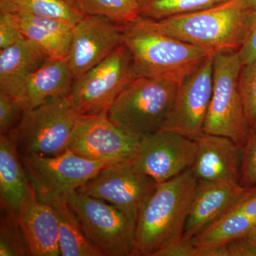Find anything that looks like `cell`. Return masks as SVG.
Listing matches in <instances>:
<instances>
[{"label": "cell", "instance_id": "cell-1", "mask_svg": "<svg viewBox=\"0 0 256 256\" xmlns=\"http://www.w3.org/2000/svg\"><path fill=\"white\" fill-rule=\"evenodd\" d=\"M146 28L206 50L212 54L238 52L256 21L248 0L223 2L190 14L154 21L140 18Z\"/></svg>", "mask_w": 256, "mask_h": 256}, {"label": "cell", "instance_id": "cell-2", "mask_svg": "<svg viewBox=\"0 0 256 256\" xmlns=\"http://www.w3.org/2000/svg\"><path fill=\"white\" fill-rule=\"evenodd\" d=\"M197 184L191 168L156 184L136 225L133 256H156L183 238Z\"/></svg>", "mask_w": 256, "mask_h": 256}, {"label": "cell", "instance_id": "cell-3", "mask_svg": "<svg viewBox=\"0 0 256 256\" xmlns=\"http://www.w3.org/2000/svg\"><path fill=\"white\" fill-rule=\"evenodd\" d=\"M122 31L138 77L164 79L180 85L212 54L146 28L138 20L122 26Z\"/></svg>", "mask_w": 256, "mask_h": 256}, {"label": "cell", "instance_id": "cell-4", "mask_svg": "<svg viewBox=\"0 0 256 256\" xmlns=\"http://www.w3.org/2000/svg\"><path fill=\"white\" fill-rule=\"evenodd\" d=\"M178 87L164 79L137 77L120 92L107 117L124 132L141 139L163 129Z\"/></svg>", "mask_w": 256, "mask_h": 256}, {"label": "cell", "instance_id": "cell-5", "mask_svg": "<svg viewBox=\"0 0 256 256\" xmlns=\"http://www.w3.org/2000/svg\"><path fill=\"white\" fill-rule=\"evenodd\" d=\"M82 116L74 109L68 96L53 98L25 110L18 127L8 136L20 156H58L68 149Z\"/></svg>", "mask_w": 256, "mask_h": 256}, {"label": "cell", "instance_id": "cell-6", "mask_svg": "<svg viewBox=\"0 0 256 256\" xmlns=\"http://www.w3.org/2000/svg\"><path fill=\"white\" fill-rule=\"evenodd\" d=\"M242 66L238 52L214 54L213 92L204 126V132L228 138L240 148L252 130L239 90Z\"/></svg>", "mask_w": 256, "mask_h": 256}, {"label": "cell", "instance_id": "cell-7", "mask_svg": "<svg viewBox=\"0 0 256 256\" xmlns=\"http://www.w3.org/2000/svg\"><path fill=\"white\" fill-rule=\"evenodd\" d=\"M137 77L130 52L122 44L76 79L68 98L82 116H107L120 92Z\"/></svg>", "mask_w": 256, "mask_h": 256}, {"label": "cell", "instance_id": "cell-8", "mask_svg": "<svg viewBox=\"0 0 256 256\" xmlns=\"http://www.w3.org/2000/svg\"><path fill=\"white\" fill-rule=\"evenodd\" d=\"M66 202L88 238L104 256H133L136 226L118 208L78 192Z\"/></svg>", "mask_w": 256, "mask_h": 256}, {"label": "cell", "instance_id": "cell-9", "mask_svg": "<svg viewBox=\"0 0 256 256\" xmlns=\"http://www.w3.org/2000/svg\"><path fill=\"white\" fill-rule=\"evenodd\" d=\"M20 156L36 193L65 202L108 164L87 159L69 149L56 156Z\"/></svg>", "mask_w": 256, "mask_h": 256}, {"label": "cell", "instance_id": "cell-10", "mask_svg": "<svg viewBox=\"0 0 256 256\" xmlns=\"http://www.w3.org/2000/svg\"><path fill=\"white\" fill-rule=\"evenodd\" d=\"M156 184L150 176L138 171L132 162H120L106 165L97 176L78 192L114 205L136 227Z\"/></svg>", "mask_w": 256, "mask_h": 256}, {"label": "cell", "instance_id": "cell-11", "mask_svg": "<svg viewBox=\"0 0 256 256\" xmlns=\"http://www.w3.org/2000/svg\"><path fill=\"white\" fill-rule=\"evenodd\" d=\"M196 154L195 140L160 130L140 139L132 164L140 172L162 183L191 168Z\"/></svg>", "mask_w": 256, "mask_h": 256}, {"label": "cell", "instance_id": "cell-12", "mask_svg": "<svg viewBox=\"0 0 256 256\" xmlns=\"http://www.w3.org/2000/svg\"><path fill=\"white\" fill-rule=\"evenodd\" d=\"M139 139L118 128L107 116H82L68 149L87 159L104 162H132Z\"/></svg>", "mask_w": 256, "mask_h": 256}, {"label": "cell", "instance_id": "cell-13", "mask_svg": "<svg viewBox=\"0 0 256 256\" xmlns=\"http://www.w3.org/2000/svg\"><path fill=\"white\" fill-rule=\"evenodd\" d=\"M214 57L210 54L200 68L178 87L174 106L164 128L195 140L202 132L213 92Z\"/></svg>", "mask_w": 256, "mask_h": 256}, {"label": "cell", "instance_id": "cell-14", "mask_svg": "<svg viewBox=\"0 0 256 256\" xmlns=\"http://www.w3.org/2000/svg\"><path fill=\"white\" fill-rule=\"evenodd\" d=\"M122 44V26L102 16L86 15L73 28L67 56L75 80Z\"/></svg>", "mask_w": 256, "mask_h": 256}, {"label": "cell", "instance_id": "cell-15", "mask_svg": "<svg viewBox=\"0 0 256 256\" xmlns=\"http://www.w3.org/2000/svg\"><path fill=\"white\" fill-rule=\"evenodd\" d=\"M195 142L196 158L191 170L197 181L239 182L242 148L228 138L206 132Z\"/></svg>", "mask_w": 256, "mask_h": 256}, {"label": "cell", "instance_id": "cell-16", "mask_svg": "<svg viewBox=\"0 0 256 256\" xmlns=\"http://www.w3.org/2000/svg\"><path fill=\"white\" fill-rule=\"evenodd\" d=\"M246 188L237 181H198L184 237L190 240L216 222Z\"/></svg>", "mask_w": 256, "mask_h": 256}, {"label": "cell", "instance_id": "cell-17", "mask_svg": "<svg viewBox=\"0 0 256 256\" xmlns=\"http://www.w3.org/2000/svg\"><path fill=\"white\" fill-rule=\"evenodd\" d=\"M18 215L30 256H60L56 215L50 204L38 198L32 184Z\"/></svg>", "mask_w": 256, "mask_h": 256}, {"label": "cell", "instance_id": "cell-18", "mask_svg": "<svg viewBox=\"0 0 256 256\" xmlns=\"http://www.w3.org/2000/svg\"><path fill=\"white\" fill-rule=\"evenodd\" d=\"M256 227V186L247 188L220 218L190 240L198 248L220 246L246 236Z\"/></svg>", "mask_w": 256, "mask_h": 256}, {"label": "cell", "instance_id": "cell-19", "mask_svg": "<svg viewBox=\"0 0 256 256\" xmlns=\"http://www.w3.org/2000/svg\"><path fill=\"white\" fill-rule=\"evenodd\" d=\"M46 60L42 50L26 38L0 50V92L22 102L28 76Z\"/></svg>", "mask_w": 256, "mask_h": 256}, {"label": "cell", "instance_id": "cell-20", "mask_svg": "<svg viewBox=\"0 0 256 256\" xmlns=\"http://www.w3.org/2000/svg\"><path fill=\"white\" fill-rule=\"evenodd\" d=\"M74 82L67 60H45L26 80L22 100L24 109L30 110L53 98L68 96Z\"/></svg>", "mask_w": 256, "mask_h": 256}, {"label": "cell", "instance_id": "cell-21", "mask_svg": "<svg viewBox=\"0 0 256 256\" xmlns=\"http://www.w3.org/2000/svg\"><path fill=\"white\" fill-rule=\"evenodd\" d=\"M13 13L24 37L40 48L47 60H67L74 28L52 18Z\"/></svg>", "mask_w": 256, "mask_h": 256}, {"label": "cell", "instance_id": "cell-22", "mask_svg": "<svg viewBox=\"0 0 256 256\" xmlns=\"http://www.w3.org/2000/svg\"><path fill=\"white\" fill-rule=\"evenodd\" d=\"M30 186L14 141L8 134H0L1 210L18 214Z\"/></svg>", "mask_w": 256, "mask_h": 256}, {"label": "cell", "instance_id": "cell-23", "mask_svg": "<svg viewBox=\"0 0 256 256\" xmlns=\"http://www.w3.org/2000/svg\"><path fill=\"white\" fill-rule=\"evenodd\" d=\"M36 194L40 200L50 204L56 215L60 256H104L88 238L76 215L66 202L48 194Z\"/></svg>", "mask_w": 256, "mask_h": 256}, {"label": "cell", "instance_id": "cell-24", "mask_svg": "<svg viewBox=\"0 0 256 256\" xmlns=\"http://www.w3.org/2000/svg\"><path fill=\"white\" fill-rule=\"evenodd\" d=\"M0 12L24 13L58 20L74 28L85 18L78 0L0 1Z\"/></svg>", "mask_w": 256, "mask_h": 256}, {"label": "cell", "instance_id": "cell-25", "mask_svg": "<svg viewBox=\"0 0 256 256\" xmlns=\"http://www.w3.org/2000/svg\"><path fill=\"white\" fill-rule=\"evenodd\" d=\"M85 15L102 16L124 26L140 18L141 0H78Z\"/></svg>", "mask_w": 256, "mask_h": 256}, {"label": "cell", "instance_id": "cell-26", "mask_svg": "<svg viewBox=\"0 0 256 256\" xmlns=\"http://www.w3.org/2000/svg\"><path fill=\"white\" fill-rule=\"evenodd\" d=\"M226 0H141L140 18L159 20L206 9Z\"/></svg>", "mask_w": 256, "mask_h": 256}, {"label": "cell", "instance_id": "cell-27", "mask_svg": "<svg viewBox=\"0 0 256 256\" xmlns=\"http://www.w3.org/2000/svg\"><path fill=\"white\" fill-rule=\"evenodd\" d=\"M30 250L18 214L1 210L0 256H28Z\"/></svg>", "mask_w": 256, "mask_h": 256}, {"label": "cell", "instance_id": "cell-28", "mask_svg": "<svg viewBox=\"0 0 256 256\" xmlns=\"http://www.w3.org/2000/svg\"><path fill=\"white\" fill-rule=\"evenodd\" d=\"M238 86L244 110L252 129L256 127V58L242 66Z\"/></svg>", "mask_w": 256, "mask_h": 256}, {"label": "cell", "instance_id": "cell-29", "mask_svg": "<svg viewBox=\"0 0 256 256\" xmlns=\"http://www.w3.org/2000/svg\"><path fill=\"white\" fill-rule=\"evenodd\" d=\"M239 182L246 188L256 186V127L252 129L242 148Z\"/></svg>", "mask_w": 256, "mask_h": 256}, {"label": "cell", "instance_id": "cell-30", "mask_svg": "<svg viewBox=\"0 0 256 256\" xmlns=\"http://www.w3.org/2000/svg\"><path fill=\"white\" fill-rule=\"evenodd\" d=\"M24 109L20 101L0 92V133L9 134L18 127Z\"/></svg>", "mask_w": 256, "mask_h": 256}, {"label": "cell", "instance_id": "cell-31", "mask_svg": "<svg viewBox=\"0 0 256 256\" xmlns=\"http://www.w3.org/2000/svg\"><path fill=\"white\" fill-rule=\"evenodd\" d=\"M24 38L14 13L0 12V50L12 46Z\"/></svg>", "mask_w": 256, "mask_h": 256}, {"label": "cell", "instance_id": "cell-32", "mask_svg": "<svg viewBox=\"0 0 256 256\" xmlns=\"http://www.w3.org/2000/svg\"><path fill=\"white\" fill-rule=\"evenodd\" d=\"M156 256H196V248L191 240L183 237L178 242L160 250Z\"/></svg>", "mask_w": 256, "mask_h": 256}, {"label": "cell", "instance_id": "cell-33", "mask_svg": "<svg viewBox=\"0 0 256 256\" xmlns=\"http://www.w3.org/2000/svg\"><path fill=\"white\" fill-rule=\"evenodd\" d=\"M242 65H246L256 58V21L246 42L238 50Z\"/></svg>", "mask_w": 256, "mask_h": 256}, {"label": "cell", "instance_id": "cell-34", "mask_svg": "<svg viewBox=\"0 0 256 256\" xmlns=\"http://www.w3.org/2000/svg\"><path fill=\"white\" fill-rule=\"evenodd\" d=\"M252 250V256H256V227L248 235L244 237Z\"/></svg>", "mask_w": 256, "mask_h": 256}, {"label": "cell", "instance_id": "cell-35", "mask_svg": "<svg viewBox=\"0 0 256 256\" xmlns=\"http://www.w3.org/2000/svg\"><path fill=\"white\" fill-rule=\"evenodd\" d=\"M252 8L256 10V0H248Z\"/></svg>", "mask_w": 256, "mask_h": 256}, {"label": "cell", "instance_id": "cell-36", "mask_svg": "<svg viewBox=\"0 0 256 256\" xmlns=\"http://www.w3.org/2000/svg\"><path fill=\"white\" fill-rule=\"evenodd\" d=\"M0 1H8V0H0Z\"/></svg>", "mask_w": 256, "mask_h": 256}]
</instances>
